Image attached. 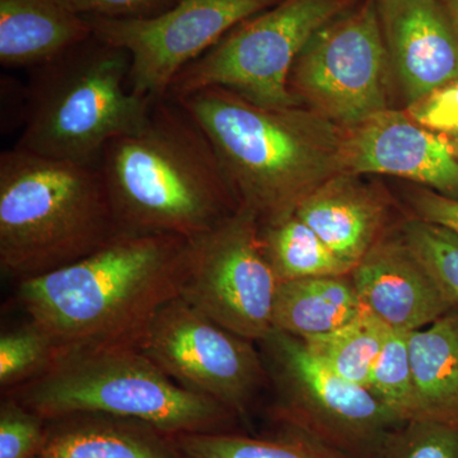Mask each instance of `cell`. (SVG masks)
Returning <instances> with one entry per match:
<instances>
[{
  "instance_id": "30bf717a",
  "label": "cell",
  "mask_w": 458,
  "mask_h": 458,
  "mask_svg": "<svg viewBox=\"0 0 458 458\" xmlns=\"http://www.w3.org/2000/svg\"><path fill=\"white\" fill-rule=\"evenodd\" d=\"M278 279L262 247L260 221L240 207L191 238L180 297L232 333L260 343L273 328Z\"/></svg>"
},
{
  "instance_id": "5b68a950",
  "label": "cell",
  "mask_w": 458,
  "mask_h": 458,
  "mask_svg": "<svg viewBox=\"0 0 458 458\" xmlns=\"http://www.w3.org/2000/svg\"><path fill=\"white\" fill-rule=\"evenodd\" d=\"M128 51L99 40L32 69L18 149L98 167L116 138L140 131L157 99L131 89Z\"/></svg>"
},
{
  "instance_id": "4316f807",
  "label": "cell",
  "mask_w": 458,
  "mask_h": 458,
  "mask_svg": "<svg viewBox=\"0 0 458 458\" xmlns=\"http://www.w3.org/2000/svg\"><path fill=\"white\" fill-rule=\"evenodd\" d=\"M378 458H458V426L405 421L388 436Z\"/></svg>"
},
{
  "instance_id": "f1b7e54d",
  "label": "cell",
  "mask_w": 458,
  "mask_h": 458,
  "mask_svg": "<svg viewBox=\"0 0 458 458\" xmlns=\"http://www.w3.org/2000/svg\"><path fill=\"white\" fill-rule=\"evenodd\" d=\"M419 125L437 134H458V78L443 84L406 107Z\"/></svg>"
},
{
  "instance_id": "83f0119b",
  "label": "cell",
  "mask_w": 458,
  "mask_h": 458,
  "mask_svg": "<svg viewBox=\"0 0 458 458\" xmlns=\"http://www.w3.org/2000/svg\"><path fill=\"white\" fill-rule=\"evenodd\" d=\"M47 419L3 394L0 403V458H33L44 441Z\"/></svg>"
},
{
  "instance_id": "6da1fadb",
  "label": "cell",
  "mask_w": 458,
  "mask_h": 458,
  "mask_svg": "<svg viewBox=\"0 0 458 458\" xmlns=\"http://www.w3.org/2000/svg\"><path fill=\"white\" fill-rule=\"evenodd\" d=\"M191 240L123 233L81 260L18 282L29 321L64 352L138 346L156 313L180 297Z\"/></svg>"
},
{
  "instance_id": "603a6c76",
  "label": "cell",
  "mask_w": 458,
  "mask_h": 458,
  "mask_svg": "<svg viewBox=\"0 0 458 458\" xmlns=\"http://www.w3.org/2000/svg\"><path fill=\"white\" fill-rule=\"evenodd\" d=\"M390 330L363 307L344 327L302 342L328 369L348 381L367 387L370 369Z\"/></svg>"
},
{
  "instance_id": "7a4b0ae2",
  "label": "cell",
  "mask_w": 458,
  "mask_h": 458,
  "mask_svg": "<svg viewBox=\"0 0 458 458\" xmlns=\"http://www.w3.org/2000/svg\"><path fill=\"white\" fill-rule=\"evenodd\" d=\"M98 168L123 233L191 240L240 208L203 129L172 99H157L140 131L111 141Z\"/></svg>"
},
{
  "instance_id": "9a60e30c",
  "label": "cell",
  "mask_w": 458,
  "mask_h": 458,
  "mask_svg": "<svg viewBox=\"0 0 458 458\" xmlns=\"http://www.w3.org/2000/svg\"><path fill=\"white\" fill-rule=\"evenodd\" d=\"M351 276L361 306L391 330L411 333L454 311L401 234L379 238Z\"/></svg>"
},
{
  "instance_id": "277c9868",
  "label": "cell",
  "mask_w": 458,
  "mask_h": 458,
  "mask_svg": "<svg viewBox=\"0 0 458 458\" xmlns=\"http://www.w3.org/2000/svg\"><path fill=\"white\" fill-rule=\"evenodd\" d=\"M120 233L101 171L63 159L0 155V267L17 282L62 269Z\"/></svg>"
},
{
  "instance_id": "e0dca14e",
  "label": "cell",
  "mask_w": 458,
  "mask_h": 458,
  "mask_svg": "<svg viewBox=\"0 0 458 458\" xmlns=\"http://www.w3.org/2000/svg\"><path fill=\"white\" fill-rule=\"evenodd\" d=\"M47 420L33 458H180L171 436L134 419L78 412Z\"/></svg>"
},
{
  "instance_id": "f546056e",
  "label": "cell",
  "mask_w": 458,
  "mask_h": 458,
  "mask_svg": "<svg viewBox=\"0 0 458 458\" xmlns=\"http://www.w3.org/2000/svg\"><path fill=\"white\" fill-rule=\"evenodd\" d=\"M66 7L84 17L144 20L164 13L180 0H62Z\"/></svg>"
},
{
  "instance_id": "4fadbf2b",
  "label": "cell",
  "mask_w": 458,
  "mask_h": 458,
  "mask_svg": "<svg viewBox=\"0 0 458 458\" xmlns=\"http://www.w3.org/2000/svg\"><path fill=\"white\" fill-rule=\"evenodd\" d=\"M342 165L344 174H388L458 199V161L447 138L406 111L387 108L344 131Z\"/></svg>"
},
{
  "instance_id": "1f68e13d",
  "label": "cell",
  "mask_w": 458,
  "mask_h": 458,
  "mask_svg": "<svg viewBox=\"0 0 458 458\" xmlns=\"http://www.w3.org/2000/svg\"><path fill=\"white\" fill-rule=\"evenodd\" d=\"M441 2L443 7L447 11L458 36V0H441Z\"/></svg>"
},
{
  "instance_id": "d6986e66",
  "label": "cell",
  "mask_w": 458,
  "mask_h": 458,
  "mask_svg": "<svg viewBox=\"0 0 458 458\" xmlns=\"http://www.w3.org/2000/svg\"><path fill=\"white\" fill-rule=\"evenodd\" d=\"M417 419L458 426V311L409 333Z\"/></svg>"
},
{
  "instance_id": "52a82bcc",
  "label": "cell",
  "mask_w": 458,
  "mask_h": 458,
  "mask_svg": "<svg viewBox=\"0 0 458 458\" xmlns=\"http://www.w3.org/2000/svg\"><path fill=\"white\" fill-rule=\"evenodd\" d=\"M357 0H282L247 18L186 66L165 98L227 89L267 108L301 106L289 89L295 59L310 38Z\"/></svg>"
},
{
  "instance_id": "3957f363",
  "label": "cell",
  "mask_w": 458,
  "mask_h": 458,
  "mask_svg": "<svg viewBox=\"0 0 458 458\" xmlns=\"http://www.w3.org/2000/svg\"><path fill=\"white\" fill-rule=\"evenodd\" d=\"M210 140L240 207L260 223L294 213L344 174V129L302 106L267 108L222 89L179 99Z\"/></svg>"
},
{
  "instance_id": "4dcf8cb0",
  "label": "cell",
  "mask_w": 458,
  "mask_h": 458,
  "mask_svg": "<svg viewBox=\"0 0 458 458\" xmlns=\"http://www.w3.org/2000/svg\"><path fill=\"white\" fill-rule=\"evenodd\" d=\"M408 200L417 218L442 225L458 236V199L419 188L409 191Z\"/></svg>"
},
{
  "instance_id": "9c48e42d",
  "label": "cell",
  "mask_w": 458,
  "mask_h": 458,
  "mask_svg": "<svg viewBox=\"0 0 458 458\" xmlns=\"http://www.w3.org/2000/svg\"><path fill=\"white\" fill-rule=\"evenodd\" d=\"M391 77L376 0H357L310 38L289 89L301 105L346 131L390 108Z\"/></svg>"
},
{
  "instance_id": "cb8c5ba5",
  "label": "cell",
  "mask_w": 458,
  "mask_h": 458,
  "mask_svg": "<svg viewBox=\"0 0 458 458\" xmlns=\"http://www.w3.org/2000/svg\"><path fill=\"white\" fill-rule=\"evenodd\" d=\"M367 388L401 423L417 419L409 333L388 331L384 346L370 369Z\"/></svg>"
},
{
  "instance_id": "5bb4252c",
  "label": "cell",
  "mask_w": 458,
  "mask_h": 458,
  "mask_svg": "<svg viewBox=\"0 0 458 458\" xmlns=\"http://www.w3.org/2000/svg\"><path fill=\"white\" fill-rule=\"evenodd\" d=\"M393 75L406 105L458 78V36L441 0H376Z\"/></svg>"
},
{
  "instance_id": "d4e9b609",
  "label": "cell",
  "mask_w": 458,
  "mask_h": 458,
  "mask_svg": "<svg viewBox=\"0 0 458 458\" xmlns=\"http://www.w3.org/2000/svg\"><path fill=\"white\" fill-rule=\"evenodd\" d=\"M60 351L40 327L27 321L0 336V386L3 393L25 385L49 370Z\"/></svg>"
},
{
  "instance_id": "8992f818",
  "label": "cell",
  "mask_w": 458,
  "mask_h": 458,
  "mask_svg": "<svg viewBox=\"0 0 458 458\" xmlns=\"http://www.w3.org/2000/svg\"><path fill=\"white\" fill-rule=\"evenodd\" d=\"M3 394L44 419L106 414L143 421L167 436L237 433L241 420L174 382L138 346L64 352L44 375Z\"/></svg>"
},
{
  "instance_id": "484cf974",
  "label": "cell",
  "mask_w": 458,
  "mask_h": 458,
  "mask_svg": "<svg viewBox=\"0 0 458 458\" xmlns=\"http://www.w3.org/2000/svg\"><path fill=\"white\" fill-rule=\"evenodd\" d=\"M400 234L436 280L452 309L458 311L457 234L417 216L403 223Z\"/></svg>"
},
{
  "instance_id": "ffe728a7",
  "label": "cell",
  "mask_w": 458,
  "mask_h": 458,
  "mask_svg": "<svg viewBox=\"0 0 458 458\" xmlns=\"http://www.w3.org/2000/svg\"><path fill=\"white\" fill-rule=\"evenodd\" d=\"M361 309L351 274L288 280L276 289L273 328L306 340L344 327Z\"/></svg>"
},
{
  "instance_id": "7c38bea8",
  "label": "cell",
  "mask_w": 458,
  "mask_h": 458,
  "mask_svg": "<svg viewBox=\"0 0 458 458\" xmlns=\"http://www.w3.org/2000/svg\"><path fill=\"white\" fill-rule=\"evenodd\" d=\"M282 0H180L152 18L87 17L93 35L131 57V86L138 95L165 98L192 62L247 18Z\"/></svg>"
},
{
  "instance_id": "8fae6325",
  "label": "cell",
  "mask_w": 458,
  "mask_h": 458,
  "mask_svg": "<svg viewBox=\"0 0 458 458\" xmlns=\"http://www.w3.org/2000/svg\"><path fill=\"white\" fill-rule=\"evenodd\" d=\"M138 348L174 382L222 403L241 420L269 382L254 342L221 327L182 297L156 313Z\"/></svg>"
},
{
  "instance_id": "d6a6232c",
  "label": "cell",
  "mask_w": 458,
  "mask_h": 458,
  "mask_svg": "<svg viewBox=\"0 0 458 458\" xmlns=\"http://www.w3.org/2000/svg\"><path fill=\"white\" fill-rule=\"evenodd\" d=\"M445 138H447L448 143H450V146L452 148V152H454V157H456L458 161V134L451 135V137Z\"/></svg>"
},
{
  "instance_id": "44dd1931",
  "label": "cell",
  "mask_w": 458,
  "mask_h": 458,
  "mask_svg": "<svg viewBox=\"0 0 458 458\" xmlns=\"http://www.w3.org/2000/svg\"><path fill=\"white\" fill-rule=\"evenodd\" d=\"M276 436L197 433L171 436L180 458H352L294 428L280 426Z\"/></svg>"
},
{
  "instance_id": "7402d4cb",
  "label": "cell",
  "mask_w": 458,
  "mask_h": 458,
  "mask_svg": "<svg viewBox=\"0 0 458 458\" xmlns=\"http://www.w3.org/2000/svg\"><path fill=\"white\" fill-rule=\"evenodd\" d=\"M260 236L279 283L352 273V267L340 260L295 213L260 223Z\"/></svg>"
},
{
  "instance_id": "ac0fdd59",
  "label": "cell",
  "mask_w": 458,
  "mask_h": 458,
  "mask_svg": "<svg viewBox=\"0 0 458 458\" xmlns=\"http://www.w3.org/2000/svg\"><path fill=\"white\" fill-rule=\"evenodd\" d=\"M93 36L89 18L62 0H0V64H49Z\"/></svg>"
},
{
  "instance_id": "2e32d148",
  "label": "cell",
  "mask_w": 458,
  "mask_h": 458,
  "mask_svg": "<svg viewBox=\"0 0 458 458\" xmlns=\"http://www.w3.org/2000/svg\"><path fill=\"white\" fill-rule=\"evenodd\" d=\"M294 213L352 270L384 236L387 205L360 174H339L313 190Z\"/></svg>"
},
{
  "instance_id": "ba28073f",
  "label": "cell",
  "mask_w": 458,
  "mask_h": 458,
  "mask_svg": "<svg viewBox=\"0 0 458 458\" xmlns=\"http://www.w3.org/2000/svg\"><path fill=\"white\" fill-rule=\"evenodd\" d=\"M259 344L278 394L274 417L280 426L352 458H378L403 423L369 388L328 369L298 337L273 330Z\"/></svg>"
}]
</instances>
